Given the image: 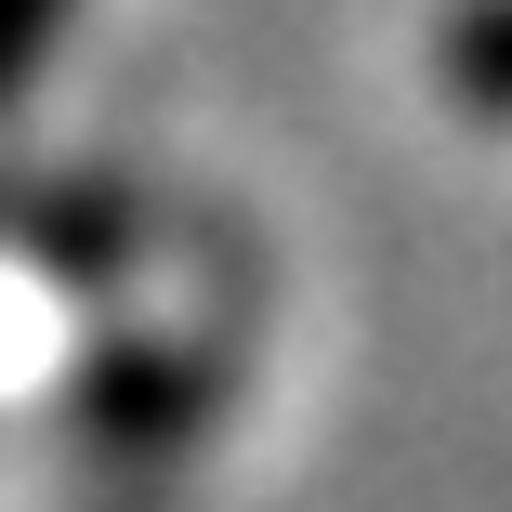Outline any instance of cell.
I'll use <instances>...</instances> for the list:
<instances>
[{"label":"cell","mask_w":512,"mask_h":512,"mask_svg":"<svg viewBox=\"0 0 512 512\" xmlns=\"http://www.w3.org/2000/svg\"><path fill=\"white\" fill-rule=\"evenodd\" d=\"M53 27H66V0H0V92L53 53Z\"/></svg>","instance_id":"2"},{"label":"cell","mask_w":512,"mask_h":512,"mask_svg":"<svg viewBox=\"0 0 512 512\" xmlns=\"http://www.w3.org/2000/svg\"><path fill=\"white\" fill-rule=\"evenodd\" d=\"M434 79L460 119H512V0H460L434 27Z\"/></svg>","instance_id":"1"}]
</instances>
